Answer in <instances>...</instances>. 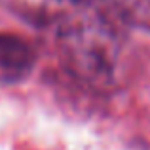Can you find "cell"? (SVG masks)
I'll use <instances>...</instances> for the list:
<instances>
[{"mask_svg": "<svg viewBox=\"0 0 150 150\" xmlns=\"http://www.w3.org/2000/svg\"><path fill=\"white\" fill-rule=\"evenodd\" d=\"M51 19L65 69L86 88L116 89L125 69L124 21L106 4L86 0L53 2Z\"/></svg>", "mask_w": 150, "mask_h": 150, "instance_id": "cell-1", "label": "cell"}, {"mask_svg": "<svg viewBox=\"0 0 150 150\" xmlns=\"http://www.w3.org/2000/svg\"><path fill=\"white\" fill-rule=\"evenodd\" d=\"M36 53L27 40L0 33V86L19 84L33 72Z\"/></svg>", "mask_w": 150, "mask_h": 150, "instance_id": "cell-2", "label": "cell"}, {"mask_svg": "<svg viewBox=\"0 0 150 150\" xmlns=\"http://www.w3.org/2000/svg\"><path fill=\"white\" fill-rule=\"evenodd\" d=\"M86 2H99V4H105L106 0H86Z\"/></svg>", "mask_w": 150, "mask_h": 150, "instance_id": "cell-3", "label": "cell"}]
</instances>
